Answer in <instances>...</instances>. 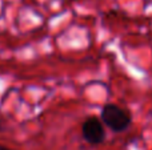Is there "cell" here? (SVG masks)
Returning a JSON list of instances; mask_svg holds the SVG:
<instances>
[{
	"label": "cell",
	"mask_w": 152,
	"mask_h": 150,
	"mask_svg": "<svg viewBox=\"0 0 152 150\" xmlns=\"http://www.w3.org/2000/svg\"><path fill=\"white\" fill-rule=\"evenodd\" d=\"M100 118L103 124L115 133H121L129 128L132 117L129 112L115 104H107L100 112Z\"/></svg>",
	"instance_id": "obj_1"
},
{
	"label": "cell",
	"mask_w": 152,
	"mask_h": 150,
	"mask_svg": "<svg viewBox=\"0 0 152 150\" xmlns=\"http://www.w3.org/2000/svg\"><path fill=\"white\" fill-rule=\"evenodd\" d=\"M81 136L91 145H100L105 138L103 121L97 117H87L81 125Z\"/></svg>",
	"instance_id": "obj_2"
},
{
	"label": "cell",
	"mask_w": 152,
	"mask_h": 150,
	"mask_svg": "<svg viewBox=\"0 0 152 150\" xmlns=\"http://www.w3.org/2000/svg\"><path fill=\"white\" fill-rule=\"evenodd\" d=\"M0 150H13V149H10V148H5V146L0 145Z\"/></svg>",
	"instance_id": "obj_3"
}]
</instances>
